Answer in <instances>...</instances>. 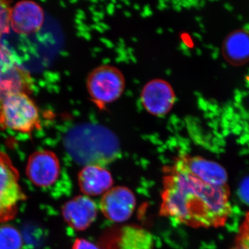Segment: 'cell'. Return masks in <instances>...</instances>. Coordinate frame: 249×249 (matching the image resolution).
I'll return each instance as SVG.
<instances>
[{"label": "cell", "instance_id": "obj_16", "mask_svg": "<svg viewBox=\"0 0 249 249\" xmlns=\"http://www.w3.org/2000/svg\"><path fill=\"white\" fill-rule=\"evenodd\" d=\"M23 239L16 228L10 224H0V249H22Z\"/></svg>", "mask_w": 249, "mask_h": 249}, {"label": "cell", "instance_id": "obj_6", "mask_svg": "<svg viewBox=\"0 0 249 249\" xmlns=\"http://www.w3.org/2000/svg\"><path fill=\"white\" fill-rule=\"evenodd\" d=\"M151 232L140 226L128 224L111 229L102 238L103 249H153Z\"/></svg>", "mask_w": 249, "mask_h": 249}, {"label": "cell", "instance_id": "obj_1", "mask_svg": "<svg viewBox=\"0 0 249 249\" xmlns=\"http://www.w3.org/2000/svg\"><path fill=\"white\" fill-rule=\"evenodd\" d=\"M163 173L160 215L192 228L225 225L232 211L228 185L205 182L172 165Z\"/></svg>", "mask_w": 249, "mask_h": 249}, {"label": "cell", "instance_id": "obj_7", "mask_svg": "<svg viewBox=\"0 0 249 249\" xmlns=\"http://www.w3.org/2000/svg\"><path fill=\"white\" fill-rule=\"evenodd\" d=\"M172 165L214 186L228 185L227 171L222 165L213 160H206L199 156L183 154L175 159Z\"/></svg>", "mask_w": 249, "mask_h": 249}, {"label": "cell", "instance_id": "obj_18", "mask_svg": "<svg viewBox=\"0 0 249 249\" xmlns=\"http://www.w3.org/2000/svg\"><path fill=\"white\" fill-rule=\"evenodd\" d=\"M11 7L7 1H0V37L4 34H8L11 29L10 15Z\"/></svg>", "mask_w": 249, "mask_h": 249}, {"label": "cell", "instance_id": "obj_10", "mask_svg": "<svg viewBox=\"0 0 249 249\" xmlns=\"http://www.w3.org/2000/svg\"><path fill=\"white\" fill-rule=\"evenodd\" d=\"M141 101L144 109L152 115H167L173 109L176 95L173 87L163 79H154L145 84L141 93Z\"/></svg>", "mask_w": 249, "mask_h": 249}, {"label": "cell", "instance_id": "obj_15", "mask_svg": "<svg viewBox=\"0 0 249 249\" xmlns=\"http://www.w3.org/2000/svg\"><path fill=\"white\" fill-rule=\"evenodd\" d=\"M224 60L232 66L240 67L249 62V31L237 29L229 34L222 46Z\"/></svg>", "mask_w": 249, "mask_h": 249}, {"label": "cell", "instance_id": "obj_13", "mask_svg": "<svg viewBox=\"0 0 249 249\" xmlns=\"http://www.w3.org/2000/svg\"><path fill=\"white\" fill-rule=\"evenodd\" d=\"M45 14L40 5L34 1H22L11 8L10 26L17 34H30L40 30Z\"/></svg>", "mask_w": 249, "mask_h": 249}, {"label": "cell", "instance_id": "obj_9", "mask_svg": "<svg viewBox=\"0 0 249 249\" xmlns=\"http://www.w3.org/2000/svg\"><path fill=\"white\" fill-rule=\"evenodd\" d=\"M137 205L133 192L124 186L112 187L103 195L100 209L105 217L114 222H124L133 214Z\"/></svg>", "mask_w": 249, "mask_h": 249}, {"label": "cell", "instance_id": "obj_5", "mask_svg": "<svg viewBox=\"0 0 249 249\" xmlns=\"http://www.w3.org/2000/svg\"><path fill=\"white\" fill-rule=\"evenodd\" d=\"M26 199L17 168L9 156L0 151V224L14 219Z\"/></svg>", "mask_w": 249, "mask_h": 249}, {"label": "cell", "instance_id": "obj_17", "mask_svg": "<svg viewBox=\"0 0 249 249\" xmlns=\"http://www.w3.org/2000/svg\"><path fill=\"white\" fill-rule=\"evenodd\" d=\"M232 249H249V212L241 224Z\"/></svg>", "mask_w": 249, "mask_h": 249}, {"label": "cell", "instance_id": "obj_11", "mask_svg": "<svg viewBox=\"0 0 249 249\" xmlns=\"http://www.w3.org/2000/svg\"><path fill=\"white\" fill-rule=\"evenodd\" d=\"M31 85L29 73L19 68L10 54L0 47V106L13 93L28 92Z\"/></svg>", "mask_w": 249, "mask_h": 249}, {"label": "cell", "instance_id": "obj_2", "mask_svg": "<svg viewBox=\"0 0 249 249\" xmlns=\"http://www.w3.org/2000/svg\"><path fill=\"white\" fill-rule=\"evenodd\" d=\"M69 155L80 164L104 167L120 153V143L107 127L92 124H79L70 129L64 139Z\"/></svg>", "mask_w": 249, "mask_h": 249}, {"label": "cell", "instance_id": "obj_12", "mask_svg": "<svg viewBox=\"0 0 249 249\" xmlns=\"http://www.w3.org/2000/svg\"><path fill=\"white\" fill-rule=\"evenodd\" d=\"M62 214L65 222L72 229L84 231L96 220L98 207L89 196H77L62 206Z\"/></svg>", "mask_w": 249, "mask_h": 249}, {"label": "cell", "instance_id": "obj_19", "mask_svg": "<svg viewBox=\"0 0 249 249\" xmlns=\"http://www.w3.org/2000/svg\"><path fill=\"white\" fill-rule=\"evenodd\" d=\"M72 249H103L92 242L83 238H78L73 242Z\"/></svg>", "mask_w": 249, "mask_h": 249}, {"label": "cell", "instance_id": "obj_4", "mask_svg": "<svg viewBox=\"0 0 249 249\" xmlns=\"http://www.w3.org/2000/svg\"><path fill=\"white\" fill-rule=\"evenodd\" d=\"M86 85L90 98L101 109L121 97L125 88V80L119 69L102 65L90 72Z\"/></svg>", "mask_w": 249, "mask_h": 249}, {"label": "cell", "instance_id": "obj_8", "mask_svg": "<svg viewBox=\"0 0 249 249\" xmlns=\"http://www.w3.org/2000/svg\"><path fill=\"white\" fill-rule=\"evenodd\" d=\"M60 163L58 157L50 150L35 152L29 157L27 175L31 182L40 188H48L56 182L60 177Z\"/></svg>", "mask_w": 249, "mask_h": 249}, {"label": "cell", "instance_id": "obj_14", "mask_svg": "<svg viewBox=\"0 0 249 249\" xmlns=\"http://www.w3.org/2000/svg\"><path fill=\"white\" fill-rule=\"evenodd\" d=\"M80 191L84 196H99L112 188V176L109 170L101 165H86L78 175Z\"/></svg>", "mask_w": 249, "mask_h": 249}, {"label": "cell", "instance_id": "obj_3", "mask_svg": "<svg viewBox=\"0 0 249 249\" xmlns=\"http://www.w3.org/2000/svg\"><path fill=\"white\" fill-rule=\"evenodd\" d=\"M0 127L26 134L40 128V111L27 93L5 98L0 106Z\"/></svg>", "mask_w": 249, "mask_h": 249}]
</instances>
